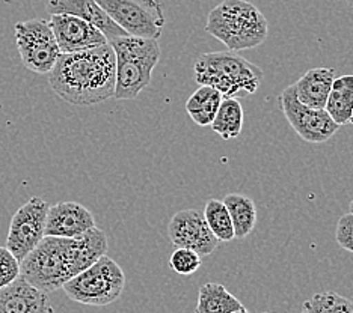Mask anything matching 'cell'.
Returning a JSON list of instances; mask_svg holds the SVG:
<instances>
[{
    "mask_svg": "<svg viewBox=\"0 0 353 313\" xmlns=\"http://www.w3.org/2000/svg\"><path fill=\"white\" fill-rule=\"evenodd\" d=\"M205 32L230 52L251 50L269 35V23L263 12L246 0H223L208 12Z\"/></svg>",
    "mask_w": 353,
    "mask_h": 313,
    "instance_id": "obj_2",
    "label": "cell"
},
{
    "mask_svg": "<svg viewBox=\"0 0 353 313\" xmlns=\"http://www.w3.org/2000/svg\"><path fill=\"white\" fill-rule=\"evenodd\" d=\"M346 2H347V5H350L353 8V0H346Z\"/></svg>",
    "mask_w": 353,
    "mask_h": 313,
    "instance_id": "obj_29",
    "label": "cell"
},
{
    "mask_svg": "<svg viewBox=\"0 0 353 313\" xmlns=\"http://www.w3.org/2000/svg\"><path fill=\"white\" fill-rule=\"evenodd\" d=\"M0 310L6 313H53L49 295L21 276L0 289Z\"/></svg>",
    "mask_w": 353,
    "mask_h": 313,
    "instance_id": "obj_14",
    "label": "cell"
},
{
    "mask_svg": "<svg viewBox=\"0 0 353 313\" xmlns=\"http://www.w3.org/2000/svg\"><path fill=\"white\" fill-rule=\"evenodd\" d=\"M302 313H353V301L334 291L319 292L302 304Z\"/></svg>",
    "mask_w": 353,
    "mask_h": 313,
    "instance_id": "obj_24",
    "label": "cell"
},
{
    "mask_svg": "<svg viewBox=\"0 0 353 313\" xmlns=\"http://www.w3.org/2000/svg\"><path fill=\"white\" fill-rule=\"evenodd\" d=\"M49 204L41 197H32L12 215L6 237V247L19 261L25 259L46 237Z\"/></svg>",
    "mask_w": 353,
    "mask_h": 313,
    "instance_id": "obj_10",
    "label": "cell"
},
{
    "mask_svg": "<svg viewBox=\"0 0 353 313\" xmlns=\"http://www.w3.org/2000/svg\"><path fill=\"white\" fill-rule=\"evenodd\" d=\"M20 277V261L8 247H0V289Z\"/></svg>",
    "mask_w": 353,
    "mask_h": 313,
    "instance_id": "obj_26",
    "label": "cell"
},
{
    "mask_svg": "<svg viewBox=\"0 0 353 313\" xmlns=\"http://www.w3.org/2000/svg\"><path fill=\"white\" fill-rule=\"evenodd\" d=\"M95 226L92 213L77 202H59L49 206L46 235L74 238Z\"/></svg>",
    "mask_w": 353,
    "mask_h": 313,
    "instance_id": "obj_13",
    "label": "cell"
},
{
    "mask_svg": "<svg viewBox=\"0 0 353 313\" xmlns=\"http://www.w3.org/2000/svg\"><path fill=\"white\" fill-rule=\"evenodd\" d=\"M194 72L198 85L214 87L223 98L236 96L239 92L255 94L264 77L260 67L234 52L199 54L194 63Z\"/></svg>",
    "mask_w": 353,
    "mask_h": 313,
    "instance_id": "obj_4",
    "label": "cell"
},
{
    "mask_svg": "<svg viewBox=\"0 0 353 313\" xmlns=\"http://www.w3.org/2000/svg\"><path fill=\"white\" fill-rule=\"evenodd\" d=\"M335 78L334 68H312L296 82L294 91L301 102L312 109H325Z\"/></svg>",
    "mask_w": 353,
    "mask_h": 313,
    "instance_id": "obj_16",
    "label": "cell"
},
{
    "mask_svg": "<svg viewBox=\"0 0 353 313\" xmlns=\"http://www.w3.org/2000/svg\"><path fill=\"white\" fill-rule=\"evenodd\" d=\"M232 313H250V312H248V310L245 309V306H243L242 309H239V310H236V312H232Z\"/></svg>",
    "mask_w": 353,
    "mask_h": 313,
    "instance_id": "obj_28",
    "label": "cell"
},
{
    "mask_svg": "<svg viewBox=\"0 0 353 313\" xmlns=\"http://www.w3.org/2000/svg\"><path fill=\"white\" fill-rule=\"evenodd\" d=\"M325 110L340 127L350 122L353 110V74L334 78Z\"/></svg>",
    "mask_w": 353,
    "mask_h": 313,
    "instance_id": "obj_18",
    "label": "cell"
},
{
    "mask_svg": "<svg viewBox=\"0 0 353 313\" xmlns=\"http://www.w3.org/2000/svg\"><path fill=\"white\" fill-rule=\"evenodd\" d=\"M222 94L212 86L201 85L190 95L186 102V111L192 120L199 127H207L213 122L222 102Z\"/></svg>",
    "mask_w": 353,
    "mask_h": 313,
    "instance_id": "obj_20",
    "label": "cell"
},
{
    "mask_svg": "<svg viewBox=\"0 0 353 313\" xmlns=\"http://www.w3.org/2000/svg\"><path fill=\"white\" fill-rule=\"evenodd\" d=\"M15 43L23 65L37 74H49L62 54L50 23L44 19L15 24Z\"/></svg>",
    "mask_w": 353,
    "mask_h": 313,
    "instance_id": "obj_7",
    "label": "cell"
},
{
    "mask_svg": "<svg viewBox=\"0 0 353 313\" xmlns=\"http://www.w3.org/2000/svg\"><path fill=\"white\" fill-rule=\"evenodd\" d=\"M127 35L157 38L165 26L160 0H95Z\"/></svg>",
    "mask_w": 353,
    "mask_h": 313,
    "instance_id": "obj_8",
    "label": "cell"
},
{
    "mask_svg": "<svg viewBox=\"0 0 353 313\" xmlns=\"http://www.w3.org/2000/svg\"><path fill=\"white\" fill-rule=\"evenodd\" d=\"M0 313H6V312H2V310H0Z\"/></svg>",
    "mask_w": 353,
    "mask_h": 313,
    "instance_id": "obj_32",
    "label": "cell"
},
{
    "mask_svg": "<svg viewBox=\"0 0 353 313\" xmlns=\"http://www.w3.org/2000/svg\"><path fill=\"white\" fill-rule=\"evenodd\" d=\"M279 106L296 134L308 143H325L340 128L325 109H312L301 102L293 85L281 92Z\"/></svg>",
    "mask_w": 353,
    "mask_h": 313,
    "instance_id": "obj_9",
    "label": "cell"
},
{
    "mask_svg": "<svg viewBox=\"0 0 353 313\" xmlns=\"http://www.w3.org/2000/svg\"><path fill=\"white\" fill-rule=\"evenodd\" d=\"M335 239L341 248L353 253V214L352 213L340 217L339 223H336Z\"/></svg>",
    "mask_w": 353,
    "mask_h": 313,
    "instance_id": "obj_27",
    "label": "cell"
},
{
    "mask_svg": "<svg viewBox=\"0 0 353 313\" xmlns=\"http://www.w3.org/2000/svg\"><path fill=\"white\" fill-rule=\"evenodd\" d=\"M20 276L46 294L62 289L63 283L74 277L73 238L46 235L20 261Z\"/></svg>",
    "mask_w": 353,
    "mask_h": 313,
    "instance_id": "obj_5",
    "label": "cell"
},
{
    "mask_svg": "<svg viewBox=\"0 0 353 313\" xmlns=\"http://www.w3.org/2000/svg\"><path fill=\"white\" fill-rule=\"evenodd\" d=\"M349 124H353V110H352V116H350V122Z\"/></svg>",
    "mask_w": 353,
    "mask_h": 313,
    "instance_id": "obj_31",
    "label": "cell"
},
{
    "mask_svg": "<svg viewBox=\"0 0 353 313\" xmlns=\"http://www.w3.org/2000/svg\"><path fill=\"white\" fill-rule=\"evenodd\" d=\"M242 307V301L223 285L204 283L199 286L195 313H232Z\"/></svg>",
    "mask_w": 353,
    "mask_h": 313,
    "instance_id": "obj_19",
    "label": "cell"
},
{
    "mask_svg": "<svg viewBox=\"0 0 353 313\" xmlns=\"http://www.w3.org/2000/svg\"><path fill=\"white\" fill-rule=\"evenodd\" d=\"M168 235L175 247L190 248L201 258L212 255L219 246V239L208 228L203 211L194 210V208L172 215L168 226Z\"/></svg>",
    "mask_w": 353,
    "mask_h": 313,
    "instance_id": "obj_11",
    "label": "cell"
},
{
    "mask_svg": "<svg viewBox=\"0 0 353 313\" xmlns=\"http://www.w3.org/2000/svg\"><path fill=\"white\" fill-rule=\"evenodd\" d=\"M201 256L190 248L176 247V250L171 255L170 267L176 274L180 276H190L201 268Z\"/></svg>",
    "mask_w": 353,
    "mask_h": 313,
    "instance_id": "obj_25",
    "label": "cell"
},
{
    "mask_svg": "<svg viewBox=\"0 0 353 313\" xmlns=\"http://www.w3.org/2000/svg\"><path fill=\"white\" fill-rule=\"evenodd\" d=\"M46 8L50 14H70L86 20L100 29L108 41L127 35V32L109 17L95 0H46Z\"/></svg>",
    "mask_w": 353,
    "mask_h": 313,
    "instance_id": "obj_15",
    "label": "cell"
},
{
    "mask_svg": "<svg viewBox=\"0 0 353 313\" xmlns=\"http://www.w3.org/2000/svg\"><path fill=\"white\" fill-rule=\"evenodd\" d=\"M222 202L225 204L230 213L236 238H246L254 230L256 223V206L254 200L239 193H230Z\"/></svg>",
    "mask_w": 353,
    "mask_h": 313,
    "instance_id": "obj_21",
    "label": "cell"
},
{
    "mask_svg": "<svg viewBox=\"0 0 353 313\" xmlns=\"http://www.w3.org/2000/svg\"><path fill=\"white\" fill-rule=\"evenodd\" d=\"M115 53V100H136L151 83L160 61L157 38L119 36L109 41Z\"/></svg>",
    "mask_w": 353,
    "mask_h": 313,
    "instance_id": "obj_3",
    "label": "cell"
},
{
    "mask_svg": "<svg viewBox=\"0 0 353 313\" xmlns=\"http://www.w3.org/2000/svg\"><path fill=\"white\" fill-rule=\"evenodd\" d=\"M210 127L223 140L239 138L243 128V107L240 101L234 98V96L222 98L221 106L218 111H216V116Z\"/></svg>",
    "mask_w": 353,
    "mask_h": 313,
    "instance_id": "obj_22",
    "label": "cell"
},
{
    "mask_svg": "<svg viewBox=\"0 0 353 313\" xmlns=\"http://www.w3.org/2000/svg\"><path fill=\"white\" fill-rule=\"evenodd\" d=\"M125 286L123 268L109 258L101 256L91 267L63 283L62 289L70 300L86 306H108L121 296Z\"/></svg>",
    "mask_w": 353,
    "mask_h": 313,
    "instance_id": "obj_6",
    "label": "cell"
},
{
    "mask_svg": "<svg viewBox=\"0 0 353 313\" xmlns=\"http://www.w3.org/2000/svg\"><path fill=\"white\" fill-rule=\"evenodd\" d=\"M264 313H269V312H264Z\"/></svg>",
    "mask_w": 353,
    "mask_h": 313,
    "instance_id": "obj_33",
    "label": "cell"
},
{
    "mask_svg": "<svg viewBox=\"0 0 353 313\" xmlns=\"http://www.w3.org/2000/svg\"><path fill=\"white\" fill-rule=\"evenodd\" d=\"M108 237L101 229L94 226L85 234L73 238V268L74 276L99 261L108 253Z\"/></svg>",
    "mask_w": 353,
    "mask_h": 313,
    "instance_id": "obj_17",
    "label": "cell"
},
{
    "mask_svg": "<svg viewBox=\"0 0 353 313\" xmlns=\"http://www.w3.org/2000/svg\"><path fill=\"white\" fill-rule=\"evenodd\" d=\"M49 83L61 100L73 106H95L115 94V53L110 44L62 53L49 72Z\"/></svg>",
    "mask_w": 353,
    "mask_h": 313,
    "instance_id": "obj_1",
    "label": "cell"
},
{
    "mask_svg": "<svg viewBox=\"0 0 353 313\" xmlns=\"http://www.w3.org/2000/svg\"><path fill=\"white\" fill-rule=\"evenodd\" d=\"M203 214L208 228L213 232V235L219 239V243H230L236 238L230 213L222 200H207Z\"/></svg>",
    "mask_w": 353,
    "mask_h": 313,
    "instance_id": "obj_23",
    "label": "cell"
},
{
    "mask_svg": "<svg viewBox=\"0 0 353 313\" xmlns=\"http://www.w3.org/2000/svg\"><path fill=\"white\" fill-rule=\"evenodd\" d=\"M350 213L353 214V200H352V202H350Z\"/></svg>",
    "mask_w": 353,
    "mask_h": 313,
    "instance_id": "obj_30",
    "label": "cell"
},
{
    "mask_svg": "<svg viewBox=\"0 0 353 313\" xmlns=\"http://www.w3.org/2000/svg\"><path fill=\"white\" fill-rule=\"evenodd\" d=\"M49 23L61 53H76L109 43L100 29L74 15L52 14Z\"/></svg>",
    "mask_w": 353,
    "mask_h": 313,
    "instance_id": "obj_12",
    "label": "cell"
}]
</instances>
